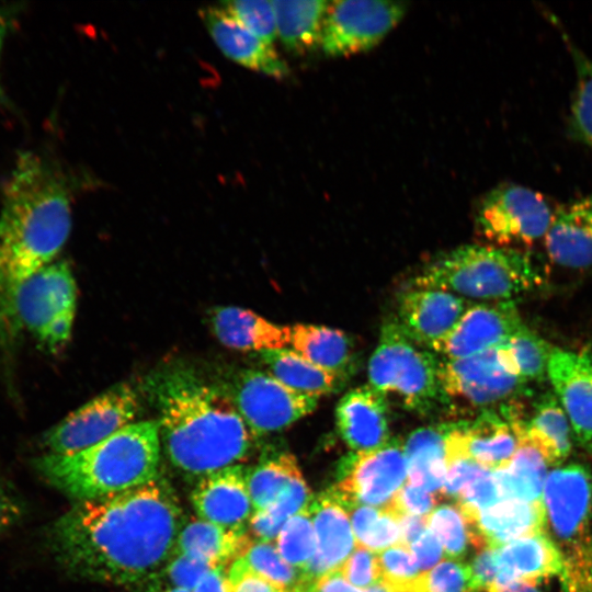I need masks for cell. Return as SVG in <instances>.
I'll return each instance as SVG.
<instances>
[{"mask_svg":"<svg viewBox=\"0 0 592 592\" xmlns=\"http://www.w3.org/2000/svg\"><path fill=\"white\" fill-rule=\"evenodd\" d=\"M546 532L561 557L563 592H592V471L570 464L547 475Z\"/></svg>","mask_w":592,"mask_h":592,"instance_id":"8992f818","label":"cell"},{"mask_svg":"<svg viewBox=\"0 0 592 592\" xmlns=\"http://www.w3.org/2000/svg\"><path fill=\"white\" fill-rule=\"evenodd\" d=\"M340 467V481L332 491L345 508H383L408 478L405 446L397 440L372 451L354 452Z\"/></svg>","mask_w":592,"mask_h":592,"instance_id":"5bb4252c","label":"cell"},{"mask_svg":"<svg viewBox=\"0 0 592 592\" xmlns=\"http://www.w3.org/2000/svg\"><path fill=\"white\" fill-rule=\"evenodd\" d=\"M267 369L284 385L298 392L319 398L339 389L342 380L312 364L294 350L275 349L260 352Z\"/></svg>","mask_w":592,"mask_h":592,"instance_id":"1f68e13d","label":"cell"},{"mask_svg":"<svg viewBox=\"0 0 592 592\" xmlns=\"http://www.w3.org/2000/svg\"><path fill=\"white\" fill-rule=\"evenodd\" d=\"M547 377L573 435L592 453V354L554 348Z\"/></svg>","mask_w":592,"mask_h":592,"instance_id":"e0dca14e","label":"cell"},{"mask_svg":"<svg viewBox=\"0 0 592 592\" xmlns=\"http://www.w3.org/2000/svg\"><path fill=\"white\" fill-rule=\"evenodd\" d=\"M210 326L226 346L241 351L284 349L291 344V328L275 325L252 310L226 306L215 308Z\"/></svg>","mask_w":592,"mask_h":592,"instance_id":"4316f807","label":"cell"},{"mask_svg":"<svg viewBox=\"0 0 592 592\" xmlns=\"http://www.w3.org/2000/svg\"><path fill=\"white\" fill-rule=\"evenodd\" d=\"M310 490L301 475L295 477L282 496L265 510L252 514L249 526L258 540L271 542L293 515L309 504Z\"/></svg>","mask_w":592,"mask_h":592,"instance_id":"d590c367","label":"cell"},{"mask_svg":"<svg viewBox=\"0 0 592 592\" xmlns=\"http://www.w3.org/2000/svg\"><path fill=\"white\" fill-rule=\"evenodd\" d=\"M301 475L295 457L286 452L265 455L246 471L247 486L254 512L271 506L289 482Z\"/></svg>","mask_w":592,"mask_h":592,"instance_id":"836d02e7","label":"cell"},{"mask_svg":"<svg viewBox=\"0 0 592 592\" xmlns=\"http://www.w3.org/2000/svg\"><path fill=\"white\" fill-rule=\"evenodd\" d=\"M429 527L448 556H462L471 545L470 527L458 504H444L429 514Z\"/></svg>","mask_w":592,"mask_h":592,"instance_id":"60d3db41","label":"cell"},{"mask_svg":"<svg viewBox=\"0 0 592 592\" xmlns=\"http://www.w3.org/2000/svg\"><path fill=\"white\" fill-rule=\"evenodd\" d=\"M513 424L519 445L535 448L548 466L559 465L569 456L573 433L568 417L554 394L548 392L539 398L528 421L517 414Z\"/></svg>","mask_w":592,"mask_h":592,"instance_id":"484cf974","label":"cell"},{"mask_svg":"<svg viewBox=\"0 0 592 592\" xmlns=\"http://www.w3.org/2000/svg\"><path fill=\"white\" fill-rule=\"evenodd\" d=\"M23 514L22 501L0 480V535L16 524Z\"/></svg>","mask_w":592,"mask_h":592,"instance_id":"db71d44e","label":"cell"},{"mask_svg":"<svg viewBox=\"0 0 592 592\" xmlns=\"http://www.w3.org/2000/svg\"><path fill=\"white\" fill-rule=\"evenodd\" d=\"M553 349L538 334L524 325L499 351L506 369L523 383L540 382L547 377Z\"/></svg>","mask_w":592,"mask_h":592,"instance_id":"e575fe53","label":"cell"},{"mask_svg":"<svg viewBox=\"0 0 592 592\" xmlns=\"http://www.w3.org/2000/svg\"><path fill=\"white\" fill-rule=\"evenodd\" d=\"M460 510L470 527L471 545L478 550L497 549L516 539L546 532L543 501L505 499L482 511Z\"/></svg>","mask_w":592,"mask_h":592,"instance_id":"44dd1931","label":"cell"},{"mask_svg":"<svg viewBox=\"0 0 592 592\" xmlns=\"http://www.w3.org/2000/svg\"><path fill=\"white\" fill-rule=\"evenodd\" d=\"M221 5L244 27L267 44L277 38L276 16L272 1L236 0Z\"/></svg>","mask_w":592,"mask_h":592,"instance_id":"b9f144b4","label":"cell"},{"mask_svg":"<svg viewBox=\"0 0 592 592\" xmlns=\"http://www.w3.org/2000/svg\"><path fill=\"white\" fill-rule=\"evenodd\" d=\"M281 556L293 567L303 570L316 551V536L308 505L283 525L276 539Z\"/></svg>","mask_w":592,"mask_h":592,"instance_id":"f35d334b","label":"cell"},{"mask_svg":"<svg viewBox=\"0 0 592 592\" xmlns=\"http://www.w3.org/2000/svg\"><path fill=\"white\" fill-rule=\"evenodd\" d=\"M440 382L445 401L482 411L506 403L525 385L506 369L499 346L463 358L441 361Z\"/></svg>","mask_w":592,"mask_h":592,"instance_id":"4fadbf2b","label":"cell"},{"mask_svg":"<svg viewBox=\"0 0 592 592\" xmlns=\"http://www.w3.org/2000/svg\"><path fill=\"white\" fill-rule=\"evenodd\" d=\"M363 592H391L384 583L378 581L374 585L363 590Z\"/></svg>","mask_w":592,"mask_h":592,"instance_id":"94428289","label":"cell"},{"mask_svg":"<svg viewBox=\"0 0 592 592\" xmlns=\"http://www.w3.org/2000/svg\"><path fill=\"white\" fill-rule=\"evenodd\" d=\"M210 37L221 53L235 62L266 76L282 79L288 76L287 64L272 44H267L223 5L206 7L200 12Z\"/></svg>","mask_w":592,"mask_h":592,"instance_id":"7402d4cb","label":"cell"},{"mask_svg":"<svg viewBox=\"0 0 592 592\" xmlns=\"http://www.w3.org/2000/svg\"><path fill=\"white\" fill-rule=\"evenodd\" d=\"M498 578L494 585L522 583L536 587L560 574L561 557L547 532L511 542L496 549Z\"/></svg>","mask_w":592,"mask_h":592,"instance_id":"d4e9b609","label":"cell"},{"mask_svg":"<svg viewBox=\"0 0 592 592\" xmlns=\"http://www.w3.org/2000/svg\"><path fill=\"white\" fill-rule=\"evenodd\" d=\"M351 523L356 545L360 547L379 551L398 542L400 544V519L386 506L354 508Z\"/></svg>","mask_w":592,"mask_h":592,"instance_id":"8d00e7d4","label":"cell"},{"mask_svg":"<svg viewBox=\"0 0 592 592\" xmlns=\"http://www.w3.org/2000/svg\"><path fill=\"white\" fill-rule=\"evenodd\" d=\"M466 300L439 289H410L398 304V326L420 346L431 350L455 328L467 309Z\"/></svg>","mask_w":592,"mask_h":592,"instance_id":"ac0fdd59","label":"cell"},{"mask_svg":"<svg viewBox=\"0 0 592 592\" xmlns=\"http://www.w3.org/2000/svg\"><path fill=\"white\" fill-rule=\"evenodd\" d=\"M212 568L202 560L173 550L164 570L171 588L192 592Z\"/></svg>","mask_w":592,"mask_h":592,"instance_id":"bcb514c9","label":"cell"},{"mask_svg":"<svg viewBox=\"0 0 592 592\" xmlns=\"http://www.w3.org/2000/svg\"><path fill=\"white\" fill-rule=\"evenodd\" d=\"M146 388L161 445L182 474L201 479L247 457L253 435L225 389L184 367L155 373Z\"/></svg>","mask_w":592,"mask_h":592,"instance_id":"3957f363","label":"cell"},{"mask_svg":"<svg viewBox=\"0 0 592 592\" xmlns=\"http://www.w3.org/2000/svg\"><path fill=\"white\" fill-rule=\"evenodd\" d=\"M409 339L397 322L385 323L372 354L369 386L387 397L394 395L410 410L425 411L443 401L439 361Z\"/></svg>","mask_w":592,"mask_h":592,"instance_id":"52a82bcc","label":"cell"},{"mask_svg":"<svg viewBox=\"0 0 592 592\" xmlns=\"http://www.w3.org/2000/svg\"><path fill=\"white\" fill-rule=\"evenodd\" d=\"M161 441L155 420L133 422L107 439L69 455L34 460L42 478L69 498L93 500L146 485L159 476Z\"/></svg>","mask_w":592,"mask_h":592,"instance_id":"277c9868","label":"cell"},{"mask_svg":"<svg viewBox=\"0 0 592 592\" xmlns=\"http://www.w3.org/2000/svg\"><path fill=\"white\" fill-rule=\"evenodd\" d=\"M342 577L360 590H365L380 579L378 556L357 546L356 550L340 567Z\"/></svg>","mask_w":592,"mask_h":592,"instance_id":"f6af8a7d","label":"cell"},{"mask_svg":"<svg viewBox=\"0 0 592 592\" xmlns=\"http://www.w3.org/2000/svg\"><path fill=\"white\" fill-rule=\"evenodd\" d=\"M554 213L540 193L519 184H502L480 201L476 227L498 247L530 246L545 238Z\"/></svg>","mask_w":592,"mask_h":592,"instance_id":"9c48e42d","label":"cell"},{"mask_svg":"<svg viewBox=\"0 0 592 592\" xmlns=\"http://www.w3.org/2000/svg\"><path fill=\"white\" fill-rule=\"evenodd\" d=\"M227 577L229 592H285L251 570L240 557L231 562Z\"/></svg>","mask_w":592,"mask_h":592,"instance_id":"681fc988","label":"cell"},{"mask_svg":"<svg viewBox=\"0 0 592 592\" xmlns=\"http://www.w3.org/2000/svg\"><path fill=\"white\" fill-rule=\"evenodd\" d=\"M419 569L428 572L443 556V546L437 536L428 527L422 535L411 545Z\"/></svg>","mask_w":592,"mask_h":592,"instance_id":"f5cc1de1","label":"cell"},{"mask_svg":"<svg viewBox=\"0 0 592 592\" xmlns=\"http://www.w3.org/2000/svg\"><path fill=\"white\" fill-rule=\"evenodd\" d=\"M519 448L513 424V406L487 409L470 422L449 424L446 441L447 465L458 458L497 470L509 465Z\"/></svg>","mask_w":592,"mask_h":592,"instance_id":"9a60e30c","label":"cell"},{"mask_svg":"<svg viewBox=\"0 0 592 592\" xmlns=\"http://www.w3.org/2000/svg\"><path fill=\"white\" fill-rule=\"evenodd\" d=\"M192 592H229L228 577L224 566L213 567Z\"/></svg>","mask_w":592,"mask_h":592,"instance_id":"6f0895ef","label":"cell"},{"mask_svg":"<svg viewBox=\"0 0 592 592\" xmlns=\"http://www.w3.org/2000/svg\"><path fill=\"white\" fill-rule=\"evenodd\" d=\"M139 403V396L129 384L114 385L48 430L43 443L48 454L83 451L133 423Z\"/></svg>","mask_w":592,"mask_h":592,"instance_id":"30bf717a","label":"cell"},{"mask_svg":"<svg viewBox=\"0 0 592 592\" xmlns=\"http://www.w3.org/2000/svg\"><path fill=\"white\" fill-rule=\"evenodd\" d=\"M425 592H471L469 566L445 560L426 573Z\"/></svg>","mask_w":592,"mask_h":592,"instance_id":"ee69618b","label":"cell"},{"mask_svg":"<svg viewBox=\"0 0 592 592\" xmlns=\"http://www.w3.org/2000/svg\"><path fill=\"white\" fill-rule=\"evenodd\" d=\"M406 4L383 0L328 3L321 49L329 57L349 56L375 47L403 18Z\"/></svg>","mask_w":592,"mask_h":592,"instance_id":"7c38bea8","label":"cell"},{"mask_svg":"<svg viewBox=\"0 0 592 592\" xmlns=\"http://www.w3.org/2000/svg\"><path fill=\"white\" fill-rule=\"evenodd\" d=\"M485 469L488 468L467 458H458L449 462L441 496L457 499Z\"/></svg>","mask_w":592,"mask_h":592,"instance_id":"f907efd6","label":"cell"},{"mask_svg":"<svg viewBox=\"0 0 592 592\" xmlns=\"http://www.w3.org/2000/svg\"><path fill=\"white\" fill-rule=\"evenodd\" d=\"M547 463L533 447L519 445L508 466L493 470L501 500L543 501Z\"/></svg>","mask_w":592,"mask_h":592,"instance_id":"d6a6232c","label":"cell"},{"mask_svg":"<svg viewBox=\"0 0 592 592\" xmlns=\"http://www.w3.org/2000/svg\"><path fill=\"white\" fill-rule=\"evenodd\" d=\"M277 37L292 54L303 55L321 46L322 29L329 1H272Z\"/></svg>","mask_w":592,"mask_h":592,"instance_id":"4dcf8cb0","label":"cell"},{"mask_svg":"<svg viewBox=\"0 0 592 592\" xmlns=\"http://www.w3.org/2000/svg\"><path fill=\"white\" fill-rule=\"evenodd\" d=\"M379 581L390 588H402L415 583L423 572L410 548L397 544L378 556Z\"/></svg>","mask_w":592,"mask_h":592,"instance_id":"7bdbcfd3","label":"cell"},{"mask_svg":"<svg viewBox=\"0 0 592 592\" xmlns=\"http://www.w3.org/2000/svg\"><path fill=\"white\" fill-rule=\"evenodd\" d=\"M240 558L251 570L285 592H295L303 583V571L297 572L271 542L251 540Z\"/></svg>","mask_w":592,"mask_h":592,"instance_id":"74e56055","label":"cell"},{"mask_svg":"<svg viewBox=\"0 0 592 592\" xmlns=\"http://www.w3.org/2000/svg\"><path fill=\"white\" fill-rule=\"evenodd\" d=\"M441 497L411 483L403 485L385 506L399 519L405 515H429Z\"/></svg>","mask_w":592,"mask_h":592,"instance_id":"7dc6e473","label":"cell"},{"mask_svg":"<svg viewBox=\"0 0 592 592\" xmlns=\"http://www.w3.org/2000/svg\"><path fill=\"white\" fill-rule=\"evenodd\" d=\"M71 229L64 181L33 152H23L3 192L0 212V344L21 332L15 300L21 286L53 263Z\"/></svg>","mask_w":592,"mask_h":592,"instance_id":"7a4b0ae2","label":"cell"},{"mask_svg":"<svg viewBox=\"0 0 592 592\" xmlns=\"http://www.w3.org/2000/svg\"><path fill=\"white\" fill-rule=\"evenodd\" d=\"M429 527V515H405L400 519V544L411 545Z\"/></svg>","mask_w":592,"mask_h":592,"instance_id":"11a10c76","label":"cell"},{"mask_svg":"<svg viewBox=\"0 0 592 592\" xmlns=\"http://www.w3.org/2000/svg\"><path fill=\"white\" fill-rule=\"evenodd\" d=\"M184 523L170 483L157 479L79 501L49 527V548L72 576L110 584L153 577L173 554Z\"/></svg>","mask_w":592,"mask_h":592,"instance_id":"6da1fadb","label":"cell"},{"mask_svg":"<svg viewBox=\"0 0 592 592\" xmlns=\"http://www.w3.org/2000/svg\"><path fill=\"white\" fill-rule=\"evenodd\" d=\"M544 243L555 264L572 270L592 267V195L555 210Z\"/></svg>","mask_w":592,"mask_h":592,"instance_id":"cb8c5ba5","label":"cell"},{"mask_svg":"<svg viewBox=\"0 0 592 592\" xmlns=\"http://www.w3.org/2000/svg\"><path fill=\"white\" fill-rule=\"evenodd\" d=\"M469 566L471 592H485L493 587L498 578L496 549L479 550Z\"/></svg>","mask_w":592,"mask_h":592,"instance_id":"816d5d0a","label":"cell"},{"mask_svg":"<svg viewBox=\"0 0 592 592\" xmlns=\"http://www.w3.org/2000/svg\"><path fill=\"white\" fill-rule=\"evenodd\" d=\"M191 502L200 519L244 531L253 510L244 468L234 465L198 479Z\"/></svg>","mask_w":592,"mask_h":592,"instance_id":"ffe728a7","label":"cell"},{"mask_svg":"<svg viewBox=\"0 0 592 592\" xmlns=\"http://www.w3.org/2000/svg\"><path fill=\"white\" fill-rule=\"evenodd\" d=\"M337 428L354 452L375 449L389 435L387 397L369 385L348 391L335 408Z\"/></svg>","mask_w":592,"mask_h":592,"instance_id":"603a6c76","label":"cell"},{"mask_svg":"<svg viewBox=\"0 0 592 592\" xmlns=\"http://www.w3.org/2000/svg\"><path fill=\"white\" fill-rule=\"evenodd\" d=\"M448 430L445 424L420 428L405 445L408 482L440 497L447 473Z\"/></svg>","mask_w":592,"mask_h":592,"instance_id":"f1b7e54d","label":"cell"},{"mask_svg":"<svg viewBox=\"0 0 592 592\" xmlns=\"http://www.w3.org/2000/svg\"><path fill=\"white\" fill-rule=\"evenodd\" d=\"M294 351L312 364L345 380L354 368V348L341 330L315 325H296L291 328Z\"/></svg>","mask_w":592,"mask_h":592,"instance_id":"f546056e","label":"cell"},{"mask_svg":"<svg viewBox=\"0 0 592 592\" xmlns=\"http://www.w3.org/2000/svg\"><path fill=\"white\" fill-rule=\"evenodd\" d=\"M155 592H191V591H186V590H183V589H177V588H168V589L158 590V591H155Z\"/></svg>","mask_w":592,"mask_h":592,"instance_id":"6125c7cd","label":"cell"},{"mask_svg":"<svg viewBox=\"0 0 592 592\" xmlns=\"http://www.w3.org/2000/svg\"><path fill=\"white\" fill-rule=\"evenodd\" d=\"M542 280L530 255L521 250L468 244L435 257L413 284L485 303L512 300L539 286Z\"/></svg>","mask_w":592,"mask_h":592,"instance_id":"5b68a950","label":"cell"},{"mask_svg":"<svg viewBox=\"0 0 592 592\" xmlns=\"http://www.w3.org/2000/svg\"><path fill=\"white\" fill-rule=\"evenodd\" d=\"M333 491L308 504L314 520L316 551L303 571V584L311 587L320 577L339 570L356 545L350 517Z\"/></svg>","mask_w":592,"mask_h":592,"instance_id":"d6986e66","label":"cell"},{"mask_svg":"<svg viewBox=\"0 0 592 592\" xmlns=\"http://www.w3.org/2000/svg\"><path fill=\"white\" fill-rule=\"evenodd\" d=\"M77 288L66 261H54L32 275L19 289L15 317L46 351L56 353L69 341L76 314Z\"/></svg>","mask_w":592,"mask_h":592,"instance_id":"ba28073f","label":"cell"},{"mask_svg":"<svg viewBox=\"0 0 592 592\" xmlns=\"http://www.w3.org/2000/svg\"><path fill=\"white\" fill-rule=\"evenodd\" d=\"M308 592H363V590L352 587L340 570H335L320 577Z\"/></svg>","mask_w":592,"mask_h":592,"instance_id":"9f6ffc18","label":"cell"},{"mask_svg":"<svg viewBox=\"0 0 592 592\" xmlns=\"http://www.w3.org/2000/svg\"><path fill=\"white\" fill-rule=\"evenodd\" d=\"M463 510L482 511L501 501L493 470L485 469L457 498Z\"/></svg>","mask_w":592,"mask_h":592,"instance_id":"c3c4849f","label":"cell"},{"mask_svg":"<svg viewBox=\"0 0 592 592\" xmlns=\"http://www.w3.org/2000/svg\"><path fill=\"white\" fill-rule=\"evenodd\" d=\"M250 542L246 531L228 530L202 519H191L184 521L174 550L212 567H225L240 557Z\"/></svg>","mask_w":592,"mask_h":592,"instance_id":"83f0119b","label":"cell"},{"mask_svg":"<svg viewBox=\"0 0 592 592\" xmlns=\"http://www.w3.org/2000/svg\"><path fill=\"white\" fill-rule=\"evenodd\" d=\"M253 437L284 430L311 413L318 399L291 389L267 372L241 369L226 390Z\"/></svg>","mask_w":592,"mask_h":592,"instance_id":"8fae6325","label":"cell"},{"mask_svg":"<svg viewBox=\"0 0 592 592\" xmlns=\"http://www.w3.org/2000/svg\"><path fill=\"white\" fill-rule=\"evenodd\" d=\"M522 326L513 300L479 303L466 309L433 351L445 360L471 356L504 344Z\"/></svg>","mask_w":592,"mask_h":592,"instance_id":"2e32d148","label":"cell"},{"mask_svg":"<svg viewBox=\"0 0 592 592\" xmlns=\"http://www.w3.org/2000/svg\"><path fill=\"white\" fill-rule=\"evenodd\" d=\"M5 29H7L5 20L3 18V15L0 14V53H1L2 44H3V37H4ZM3 101H4V94H3V91H2V87L0 84V104H2Z\"/></svg>","mask_w":592,"mask_h":592,"instance_id":"91938a15","label":"cell"},{"mask_svg":"<svg viewBox=\"0 0 592 592\" xmlns=\"http://www.w3.org/2000/svg\"><path fill=\"white\" fill-rule=\"evenodd\" d=\"M567 44L577 72L571 123L576 135L592 149V60L572 42Z\"/></svg>","mask_w":592,"mask_h":592,"instance_id":"ab89813d","label":"cell"},{"mask_svg":"<svg viewBox=\"0 0 592 592\" xmlns=\"http://www.w3.org/2000/svg\"><path fill=\"white\" fill-rule=\"evenodd\" d=\"M487 592H540L533 585L511 583L506 585H493Z\"/></svg>","mask_w":592,"mask_h":592,"instance_id":"680465c9","label":"cell"}]
</instances>
